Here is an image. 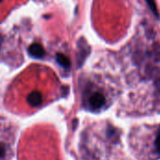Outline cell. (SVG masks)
<instances>
[{
  "label": "cell",
  "mask_w": 160,
  "mask_h": 160,
  "mask_svg": "<svg viewBox=\"0 0 160 160\" xmlns=\"http://www.w3.org/2000/svg\"><path fill=\"white\" fill-rule=\"evenodd\" d=\"M29 52L30 53L34 56V57H42L43 54H44V51L42 49V47L40 45H38V44H33L30 49H29Z\"/></svg>",
  "instance_id": "obj_3"
},
{
  "label": "cell",
  "mask_w": 160,
  "mask_h": 160,
  "mask_svg": "<svg viewBox=\"0 0 160 160\" xmlns=\"http://www.w3.org/2000/svg\"><path fill=\"white\" fill-rule=\"evenodd\" d=\"M148 7L150 8V9L152 10V12L154 13V15L158 18L159 14H158V7H157V4H156V1L155 0H145Z\"/></svg>",
  "instance_id": "obj_4"
},
{
  "label": "cell",
  "mask_w": 160,
  "mask_h": 160,
  "mask_svg": "<svg viewBox=\"0 0 160 160\" xmlns=\"http://www.w3.org/2000/svg\"><path fill=\"white\" fill-rule=\"evenodd\" d=\"M6 155V148L4 147L3 144H0V158H4Z\"/></svg>",
  "instance_id": "obj_6"
},
{
  "label": "cell",
  "mask_w": 160,
  "mask_h": 160,
  "mask_svg": "<svg viewBox=\"0 0 160 160\" xmlns=\"http://www.w3.org/2000/svg\"><path fill=\"white\" fill-rule=\"evenodd\" d=\"M105 102H106L105 97L101 93H98V92L94 93L89 98V105L94 110L100 109L101 107L104 106Z\"/></svg>",
  "instance_id": "obj_1"
},
{
  "label": "cell",
  "mask_w": 160,
  "mask_h": 160,
  "mask_svg": "<svg viewBox=\"0 0 160 160\" xmlns=\"http://www.w3.org/2000/svg\"><path fill=\"white\" fill-rule=\"evenodd\" d=\"M43 97L42 94L38 91L31 92L27 97V102L31 107H38L42 103Z\"/></svg>",
  "instance_id": "obj_2"
},
{
  "label": "cell",
  "mask_w": 160,
  "mask_h": 160,
  "mask_svg": "<svg viewBox=\"0 0 160 160\" xmlns=\"http://www.w3.org/2000/svg\"><path fill=\"white\" fill-rule=\"evenodd\" d=\"M156 148H157V151L160 154V129L157 136V140H156Z\"/></svg>",
  "instance_id": "obj_5"
}]
</instances>
